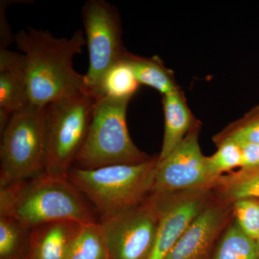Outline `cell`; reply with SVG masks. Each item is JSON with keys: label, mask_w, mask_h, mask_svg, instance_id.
<instances>
[{"label": "cell", "mask_w": 259, "mask_h": 259, "mask_svg": "<svg viewBox=\"0 0 259 259\" xmlns=\"http://www.w3.org/2000/svg\"><path fill=\"white\" fill-rule=\"evenodd\" d=\"M15 42L25 56L30 103L46 107L87 90L84 75L74 68V56L87 45L82 30L67 38L29 27L15 34Z\"/></svg>", "instance_id": "6da1fadb"}, {"label": "cell", "mask_w": 259, "mask_h": 259, "mask_svg": "<svg viewBox=\"0 0 259 259\" xmlns=\"http://www.w3.org/2000/svg\"><path fill=\"white\" fill-rule=\"evenodd\" d=\"M86 199L68 175L44 171L0 187V216L13 218L30 229L62 221L98 222Z\"/></svg>", "instance_id": "7a4b0ae2"}, {"label": "cell", "mask_w": 259, "mask_h": 259, "mask_svg": "<svg viewBox=\"0 0 259 259\" xmlns=\"http://www.w3.org/2000/svg\"><path fill=\"white\" fill-rule=\"evenodd\" d=\"M158 157L134 164H115L95 169L73 166L68 177L93 204L100 222L144 202L152 194Z\"/></svg>", "instance_id": "3957f363"}, {"label": "cell", "mask_w": 259, "mask_h": 259, "mask_svg": "<svg viewBox=\"0 0 259 259\" xmlns=\"http://www.w3.org/2000/svg\"><path fill=\"white\" fill-rule=\"evenodd\" d=\"M130 101L97 97L88 136L73 166L90 170L143 163L152 158L141 151L130 136L126 120Z\"/></svg>", "instance_id": "277c9868"}, {"label": "cell", "mask_w": 259, "mask_h": 259, "mask_svg": "<svg viewBox=\"0 0 259 259\" xmlns=\"http://www.w3.org/2000/svg\"><path fill=\"white\" fill-rule=\"evenodd\" d=\"M97 97L88 90L46 107L45 171L68 175L88 136Z\"/></svg>", "instance_id": "5b68a950"}, {"label": "cell", "mask_w": 259, "mask_h": 259, "mask_svg": "<svg viewBox=\"0 0 259 259\" xmlns=\"http://www.w3.org/2000/svg\"><path fill=\"white\" fill-rule=\"evenodd\" d=\"M46 107L29 102L0 133V187L45 171Z\"/></svg>", "instance_id": "8992f818"}, {"label": "cell", "mask_w": 259, "mask_h": 259, "mask_svg": "<svg viewBox=\"0 0 259 259\" xmlns=\"http://www.w3.org/2000/svg\"><path fill=\"white\" fill-rule=\"evenodd\" d=\"M81 17L89 53L86 88L96 96L104 75L127 51L122 40L120 15L113 5L105 0H89Z\"/></svg>", "instance_id": "52a82bcc"}, {"label": "cell", "mask_w": 259, "mask_h": 259, "mask_svg": "<svg viewBox=\"0 0 259 259\" xmlns=\"http://www.w3.org/2000/svg\"><path fill=\"white\" fill-rule=\"evenodd\" d=\"M100 223L110 259H148L159 223L157 199L151 195L137 207Z\"/></svg>", "instance_id": "ba28073f"}, {"label": "cell", "mask_w": 259, "mask_h": 259, "mask_svg": "<svg viewBox=\"0 0 259 259\" xmlns=\"http://www.w3.org/2000/svg\"><path fill=\"white\" fill-rule=\"evenodd\" d=\"M201 122L197 121L185 139L166 158L158 160L152 194L163 195L212 190L215 179L209 175L206 156L199 144Z\"/></svg>", "instance_id": "9c48e42d"}, {"label": "cell", "mask_w": 259, "mask_h": 259, "mask_svg": "<svg viewBox=\"0 0 259 259\" xmlns=\"http://www.w3.org/2000/svg\"><path fill=\"white\" fill-rule=\"evenodd\" d=\"M212 195L211 190L154 195L159 209V223L148 259L166 258L191 223L208 204Z\"/></svg>", "instance_id": "30bf717a"}, {"label": "cell", "mask_w": 259, "mask_h": 259, "mask_svg": "<svg viewBox=\"0 0 259 259\" xmlns=\"http://www.w3.org/2000/svg\"><path fill=\"white\" fill-rule=\"evenodd\" d=\"M232 221L233 203L213 194L165 259H212L218 242Z\"/></svg>", "instance_id": "8fae6325"}, {"label": "cell", "mask_w": 259, "mask_h": 259, "mask_svg": "<svg viewBox=\"0 0 259 259\" xmlns=\"http://www.w3.org/2000/svg\"><path fill=\"white\" fill-rule=\"evenodd\" d=\"M29 102L25 56L0 49V133L13 113Z\"/></svg>", "instance_id": "7c38bea8"}, {"label": "cell", "mask_w": 259, "mask_h": 259, "mask_svg": "<svg viewBox=\"0 0 259 259\" xmlns=\"http://www.w3.org/2000/svg\"><path fill=\"white\" fill-rule=\"evenodd\" d=\"M81 226L72 221H62L32 228L23 259H66L70 242Z\"/></svg>", "instance_id": "4fadbf2b"}, {"label": "cell", "mask_w": 259, "mask_h": 259, "mask_svg": "<svg viewBox=\"0 0 259 259\" xmlns=\"http://www.w3.org/2000/svg\"><path fill=\"white\" fill-rule=\"evenodd\" d=\"M164 134L158 160L166 158L182 142L198 120L194 117L182 90L163 95Z\"/></svg>", "instance_id": "5bb4252c"}, {"label": "cell", "mask_w": 259, "mask_h": 259, "mask_svg": "<svg viewBox=\"0 0 259 259\" xmlns=\"http://www.w3.org/2000/svg\"><path fill=\"white\" fill-rule=\"evenodd\" d=\"M124 58L132 68L140 84L151 87L163 96L180 90L173 71L167 69L158 56L142 57L127 51Z\"/></svg>", "instance_id": "9a60e30c"}, {"label": "cell", "mask_w": 259, "mask_h": 259, "mask_svg": "<svg viewBox=\"0 0 259 259\" xmlns=\"http://www.w3.org/2000/svg\"><path fill=\"white\" fill-rule=\"evenodd\" d=\"M211 190L216 197L232 203L240 199H259V166L218 177Z\"/></svg>", "instance_id": "2e32d148"}, {"label": "cell", "mask_w": 259, "mask_h": 259, "mask_svg": "<svg viewBox=\"0 0 259 259\" xmlns=\"http://www.w3.org/2000/svg\"><path fill=\"white\" fill-rule=\"evenodd\" d=\"M66 259H110L101 223L83 224L68 247Z\"/></svg>", "instance_id": "e0dca14e"}, {"label": "cell", "mask_w": 259, "mask_h": 259, "mask_svg": "<svg viewBox=\"0 0 259 259\" xmlns=\"http://www.w3.org/2000/svg\"><path fill=\"white\" fill-rule=\"evenodd\" d=\"M140 83L125 58L107 70L102 78L96 96L119 100H131Z\"/></svg>", "instance_id": "ac0fdd59"}, {"label": "cell", "mask_w": 259, "mask_h": 259, "mask_svg": "<svg viewBox=\"0 0 259 259\" xmlns=\"http://www.w3.org/2000/svg\"><path fill=\"white\" fill-rule=\"evenodd\" d=\"M212 259H259L254 240L245 235L233 221L218 242Z\"/></svg>", "instance_id": "d6986e66"}, {"label": "cell", "mask_w": 259, "mask_h": 259, "mask_svg": "<svg viewBox=\"0 0 259 259\" xmlns=\"http://www.w3.org/2000/svg\"><path fill=\"white\" fill-rule=\"evenodd\" d=\"M30 232L13 218L0 216V259H23Z\"/></svg>", "instance_id": "ffe728a7"}, {"label": "cell", "mask_w": 259, "mask_h": 259, "mask_svg": "<svg viewBox=\"0 0 259 259\" xmlns=\"http://www.w3.org/2000/svg\"><path fill=\"white\" fill-rule=\"evenodd\" d=\"M217 151L210 156H206V164L209 175L217 180L218 177L241 168V148L236 141L226 140L216 144Z\"/></svg>", "instance_id": "44dd1931"}, {"label": "cell", "mask_w": 259, "mask_h": 259, "mask_svg": "<svg viewBox=\"0 0 259 259\" xmlns=\"http://www.w3.org/2000/svg\"><path fill=\"white\" fill-rule=\"evenodd\" d=\"M226 140L259 144V105L213 137L215 145Z\"/></svg>", "instance_id": "7402d4cb"}, {"label": "cell", "mask_w": 259, "mask_h": 259, "mask_svg": "<svg viewBox=\"0 0 259 259\" xmlns=\"http://www.w3.org/2000/svg\"><path fill=\"white\" fill-rule=\"evenodd\" d=\"M233 220L251 239L259 237V199L243 198L233 202Z\"/></svg>", "instance_id": "603a6c76"}, {"label": "cell", "mask_w": 259, "mask_h": 259, "mask_svg": "<svg viewBox=\"0 0 259 259\" xmlns=\"http://www.w3.org/2000/svg\"><path fill=\"white\" fill-rule=\"evenodd\" d=\"M242 155L241 167L250 168L259 166V144L255 143H238Z\"/></svg>", "instance_id": "cb8c5ba5"}, {"label": "cell", "mask_w": 259, "mask_h": 259, "mask_svg": "<svg viewBox=\"0 0 259 259\" xmlns=\"http://www.w3.org/2000/svg\"><path fill=\"white\" fill-rule=\"evenodd\" d=\"M10 3L9 1H2L0 3V49H8L10 44L15 41V35L12 33L5 13Z\"/></svg>", "instance_id": "d4e9b609"}, {"label": "cell", "mask_w": 259, "mask_h": 259, "mask_svg": "<svg viewBox=\"0 0 259 259\" xmlns=\"http://www.w3.org/2000/svg\"><path fill=\"white\" fill-rule=\"evenodd\" d=\"M255 243H256L257 248H258L259 251V237L258 238V239H257L256 241H255Z\"/></svg>", "instance_id": "484cf974"}]
</instances>
